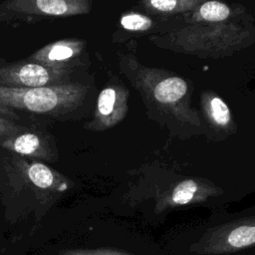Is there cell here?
I'll use <instances>...</instances> for the list:
<instances>
[{
	"mask_svg": "<svg viewBox=\"0 0 255 255\" xmlns=\"http://www.w3.org/2000/svg\"><path fill=\"white\" fill-rule=\"evenodd\" d=\"M7 152L0 167L3 198L8 200L16 195L21 199L23 195H32L36 204L49 207L70 188L68 177L46 163Z\"/></svg>",
	"mask_w": 255,
	"mask_h": 255,
	"instance_id": "cell-1",
	"label": "cell"
},
{
	"mask_svg": "<svg viewBox=\"0 0 255 255\" xmlns=\"http://www.w3.org/2000/svg\"><path fill=\"white\" fill-rule=\"evenodd\" d=\"M86 88L77 83L58 86L11 89L0 87V115L16 120L15 111L59 117L76 110Z\"/></svg>",
	"mask_w": 255,
	"mask_h": 255,
	"instance_id": "cell-2",
	"label": "cell"
},
{
	"mask_svg": "<svg viewBox=\"0 0 255 255\" xmlns=\"http://www.w3.org/2000/svg\"><path fill=\"white\" fill-rule=\"evenodd\" d=\"M87 0H7L0 3V23H31L44 19L68 18L87 14Z\"/></svg>",
	"mask_w": 255,
	"mask_h": 255,
	"instance_id": "cell-3",
	"label": "cell"
},
{
	"mask_svg": "<svg viewBox=\"0 0 255 255\" xmlns=\"http://www.w3.org/2000/svg\"><path fill=\"white\" fill-rule=\"evenodd\" d=\"M255 246V218L209 230L190 248L203 255H222Z\"/></svg>",
	"mask_w": 255,
	"mask_h": 255,
	"instance_id": "cell-4",
	"label": "cell"
},
{
	"mask_svg": "<svg viewBox=\"0 0 255 255\" xmlns=\"http://www.w3.org/2000/svg\"><path fill=\"white\" fill-rule=\"evenodd\" d=\"M70 74L28 60L0 64V87L29 89L64 85L72 83Z\"/></svg>",
	"mask_w": 255,
	"mask_h": 255,
	"instance_id": "cell-5",
	"label": "cell"
},
{
	"mask_svg": "<svg viewBox=\"0 0 255 255\" xmlns=\"http://www.w3.org/2000/svg\"><path fill=\"white\" fill-rule=\"evenodd\" d=\"M0 148L41 162H54L59 158L54 136L40 127H26L23 130L2 139Z\"/></svg>",
	"mask_w": 255,
	"mask_h": 255,
	"instance_id": "cell-6",
	"label": "cell"
},
{
	"mask_svg": "<svg viewBox=\"0 0 255 255\" xmlns=\"http://www.w3.org/2000/svg\"><path fill=\"white\" fill-rule=\"evenodd\" d=\"M85 43L80 39H62L43 46L26 60L71 73L82 55Z\"/></svg>",
	"mask_w": 255,
	"mask_h": 255,
	"instance_id": "cell-7",
	"label": "cell"
},
{
	"mask_svg": "<svg viewBox=\"0 0 255 255\" xmlns=\"http://www.w3.org/2000/svg\"><path fill=\"white\" fill-rule=\"evenodd\" d=\"M187 91L186 83L177 77L161 81L154 90V97L160 103H173L182 98Z\"/></svg>",
	"mask_w": 255,
	"mask_h": 255,
	"instance_id": "cell-8",
	"label": "cell"
},
{
	"mask_svg": "<svg viewBox=\"0 0 255 255\" xmlns=\"http://www.w3.org/2000/svg\"><path fill=\"white\" fill-rule=\"evenodd\" d=\"M117 102V93L113 88H105L99 95L98 104H97V120L96 127H100V125L107 124V119L115 111V106Z\"/></svg>",
	"mask_w": 255,
	"mask_h": 255,
	"instance_id": "cell-9",
	"label": "cell"
},
{
	"mask_svg": "<svg viewBox=\"0 0 255 255\" xmlns=\"http://www.w3.org/2000/svg\"><path fill=\"white\" fill-rule=\"evenodd\" d=\"M200 15L207 21H222L229 16V8L218 1H209L200 7Z\"/></svg>",
	"mask_w": 255,
	"mask_h": 255,
	"instance_id": "cell-10",
	"label": "cell"
},
{
	"mask_svg": "<svg viewBox=\"0 0 255 255\" xmlns=\"http://www.w3.org/2000/svg\"><path fill=\"white\" fill-rule=\"evenodd\" d=\"M197 191V185L193 180H185L180 182L173 190L171 201L178 205L189 203Z\"/></svg>",
	"mask_w": 255,
	"mask_h": 255,
	"instance_id": "cell-11",
	"label": "cell"
},
{
	"mask_svg": "<svg viewBox=\"0 0 255 255\" xmlns=\"http://www.w3.org/2000/svg\"><path fill=\"white\" fill-rule=\"evenodd\" d=\"M59 255H131L114 248H72L64 249Z\"/></svg>",
	"mask_w": 255,
	"mask_h": 255,
	"instance_id": "cell-12",
	"label": "cell"
},
{
	"mask_svg": "<svg viewBox=\"0 0 255 255\" xmlns=\"http://www.w3.org/2000/svg\"><path fill=\"white\" fill-rule=\"evenodd\" d=\"M210 112L213 121L220 125L225 126L230 120V112L227 105L220 98H213L210 102Z\"/></svg>",
	"mask_w": 255,
	"mask_h": 255,
	"instance_id": "cell-13",
	"label": "cell"
},
{
	"mask_svg": "<svg viewBox=\"0 0 255 255\" xmlns=\"http://www.w3.org/2000/svg\"><path fill=\"white\" fill-rule=\"evenodd\" d=\"M121 24L127 30L143 31L151 26V21L149 18L140 14H129L122 18Z\"/></svg>",
	"mask_w": 255,
	"mask_h": 255,
	"instance_id": "cell-14",
	"label": "cell"
},
{
	"mask_svg": "<svg viewBox=\"0 0 255 255\" xmlns=\"http://www.w3.org/2000/svg\"><path fill=\"white\" fill-rule=\"evenodd\" d=\"M26 128V126L18 124L13 119L0 115V141L14 133H17Z\"/></svg>",
	"mask_w": 255,
	"mask_h": 255,
	"instance_id": "cell-15",
	"label": "cell"
},
{
	"mask_svg": "<svg viewBox=\"0 0 255 255\" xmlns=\"http://www.w3.org/2000/svg\"><path fill=\"white\" fill-rule=\"evenodd\" d=\"M183 1L178 2L175 0H152L150 1V4L157 10L164 11V12H170L175 9L176 5L181 4Z\"/></svg>",
	"mask_w": 255,
	"mask_h": 255,
	"instance_id": "cell-16",
	"label": "cell"
}]
</instances>
